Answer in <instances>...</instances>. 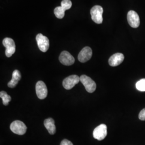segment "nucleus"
Returning a JSON list of instances; mask_svg holds the SVG:
<instances>
[{"label": "nucleus", "instance_id": "1", "mask_svg": "<svg viewBox=\"0 0 145 145\" xmlns=\"http://www.w3.org/2000/svg\"><path fill=\"white\" fill-rule=\"evenodd\" d=\"M103 12V9L100 5H95L91 10L90 14L91 16L92 20L97 24H101L103 22L102 14Z\"/></svg>", "mask_w": 145, "mask_h": 145}, {"label": "nucleus", "instance_id": "2", "mask_svg": "<svg viewBox=\"0 0 145 145\" xmlns=\"http://www.w3.org/2000/svg\"><path fill=\"white\" fill-rule=\"evenodd\" d=\"M80 81L82 83L86 90L89 93H93L96 89V84L91 78L86 75H81Z\"/></svg>", "mask_w": 145, "mask_h": 145}, {"label": "nucleus", "instance_id": "3", "mask_svg": "<svg viewBox=\"0 0 145 145\" xmlns=\"http://www.w3.org/2000/svg\"><path fill=\"white\" fill-rule=\"evenodd\" d=\"M10 128L13 133L18 135H24L27 130L25 124L20 120L14 121L11 124Z\"/></svg>", "mask_w": 145, "mask_h": 145}, {"label": "nucleus", "instance_id": "4", "mask_svg": "<svg viewBox=\"0 0 145 145\" xmlns=\"http://www.w3.org/2000/svg\"><path fill=\"white\" fill-rule=\"evenodd\" d=\"M3 45L5 47V55L9 57L14 54L16 51V45L14 40L10 38H5L3 40Z\"/></svg>", "mask_w": 145, "mask_h": 145}, {"label": "nucleus", "instance_id": "5", "mask_svg": "<svg viewBox=\"0 0 145 145\" xmlns=\"http://www.w3.org/2000/svg\"><path fill=\"white\" fill-rule=\"evenodd\" d=\"M107 135V126L106 125H99L93 131V138L99 141L103 140Z\"/></svg>", "mask_w": 145, "mask_h": 145}, {"label": "nucleus", "instance_id": "6", "mask_svg": "<svg viewBox=\"0 0 145 145\" xmlns=\"http://www.w3.org/2000/svg\"><path fill=\"white\" fill-rule=\"evenodd\" d=\"M36 41L39 50L42 52H46L50 46V42L48 38L43 36L41 33L38 34L36 36Z\"/></svg>", "mask_w": 145, "mask_h": 145}, {"label": "nucleus", "instance_id": "7", "mask_svg": "<svg viewBox=\"0 0 145 145\" xmlns=\"http://www.w3.org/2000/svg\"><path fill=\"white\" fill-rule=\"evenodd\" d=\"M80 81V78L79 76L76 75H72L65 78L62 82V85L66 89L70 90Z\"/></svg>", "mask_w": 145, "mask_h": 145}, {"label": "nucleus", "instance_id": "8", "mask_svg": "<svg viewBox=\"0 0 145 145\" xmlns=\"http://www.w3.org/2000/svg\"><path fill=\"white\" fill-rule=\"evenodd\" d=\"M36 91L37 97L40 99H45L47 96V88L45 83L39 81L37 82L36 85Z\"/></svg>", "mask_w": 145, "mask_h": 145}, {"label": "nucleus", "instance_id": "9", "mask_svg": "<svg viewBox=\"0 0 145 145\" xmlns=\"http://www.w3.org/2000/svg\"><path fill=\"white\" fill-rule=\"evenodd\" d=\"M127 18L130 26L133 28H137L140 25V18L138 14L133 10L129 11Z\"/></svg>", "mask_w": 145, "mask_h": 145}, {"label": "nucleus", "instance_id": "10", "mask_svg": "<svg viewBox=\"0 0 145 145\" xmlns=\"http://www.w3.org/2000/svg\"><path fill=\"white\" fill-rule=\"evenodd\" d=\"M93 55V51L90 47H85L79 53L78 60L81 62H86L89 60Z\"/></svg>", "mask_w": 145, "mask_h": 145}, {"label": "nucleus", "instance_id": "11", "mask_svg": "<svg viewBox=\"0 0 145 145\" xmlns=\"http://www.w3.org/2000/svg\"><path fill=\"white\" fill-rule=\"evenodd\" d=\"M59 61L65 66H71L75 62V59L67 51H63L59 56Z\"/></svg>", "mask_w": 145, "mask_h": 145}, {"label": "nucleus", "instance_id": "12", "mask_svg": "<svg viewBox=\"0 0 145 145\" xmlns=\"http://www.w3.org/2000/svg\"><path fill=\"white\" fill-rule=\"evenodd\" d=\"M124 60V56L122 53H117L112 55L109 60V65L112 67H116L121 64Z\"/></svg>", "mask_w": 145, "mask_h": 145}, {"label": "nucleus", "instance_id": "13", "mask_svg": "<svg viewBox=\"0 0 145 145\" xmlns=\"http://www.w3.org/2000/svg\"><path fill=\"white\" fill-rule=\"evenodd\" d=\"M21 79V72L15 69L13 72L12 75V79L8 83V86L9 88H15L16 85L18 83V81Z\"/></svg>", "mask_w": 145, "mask_h": 145}, {"label": "nucleus", "instance_id": "14", "mask_svg": "<svg viewBox=\"0 0 145 145\" xmlns=\"http://www.w3.org/2000/svg\"><path fill=\"white\" fill-rule=\"evenodd\" d=\"M44 126L50 135L56 133V127L54 124V120L52 118H49L44 120Z\"/></svg>", "mask_w": 145, "mask_h": 145}, {"label": "nucleus", "instance_id": "15", "mask_svg": "<svg viewBox=\"0 0 145 145\" xmlns=\"http://www.w3.org/2000/svg\"><path fill=\"white\" fill-rule=\"evenodd\" d=\"M0 97L2 99L3 104L6 106L8 105V104L11 100V97L5 91H1L0 92Z\"/></svg>", "mask_w": 145, "mask_h": 145}, {"label": "nucleus", "instance_id": "16", "mask_svg": "<svg viewBox=\"0 0 145 145\" xmlns=\"http://www.w3.org/2000/svg\"><path fill=\"white\" fill-rule=\"evenodd\" d=\"M54 12L55 15L57 17V18L61 19L63 18V17L65 16V10L62 8L61 6H59V7H57L55 8Z\"/></svg>", "mask_w": 145, "mask_h": 145}, {"label": "nucleus", "instance_id": "17", "mask_svg": "<svg viewBox=\"0 0 145 145\" xmlns=\"http://www.w3.org/2000/svg\"><path fill=\"white\" fill-rule=\"evenodd\" d=\"M135 87L138 90L140 91H145V78L141 79L139 81H138Z\"/></svg>", "mask_w": 145, "mask_h": 145}, {"label": "nucleus", "instance_id": "18", "mask_svg": "<svg viewBox=\"0 0 145 145\" xmlns=\"http://www.w3.org/2000/svg\"><path fill=\"white\" fill-rule=\"evenodd\" d=\"M61 6L65 10H67L72 7V3L71 0H62Z\"/></svg>", "mask_w": 145, "mask_h": 145}, {"label": "nucleus", "instance_id": "19", "mask_svg": "<svg viewBox=\"0 0 145 145\" xmlns=\"http://www.w3.org/2000/svg\"><path fill=\"white\" fill-rule=\"evenodd\" d=\"M139 118L141 120H145V108L140 111L139 114Z\"/></svg>", "mask_w": 145, "mask_h": 145}, {"label": "nucleus", "instance_id": "20", "mask_svg": "<svg viewBox=\"0 0 145 145\" xmlns=\"http://www.w3.org/2000/svg\"><path fill=\"white\" fill-rule=\"evenodd\" d=\"M60 145H73L72 142L67 139H63L61 142Z\"/></svg>", "mask_w": 145, "mask_h": 145}]
</instances>
